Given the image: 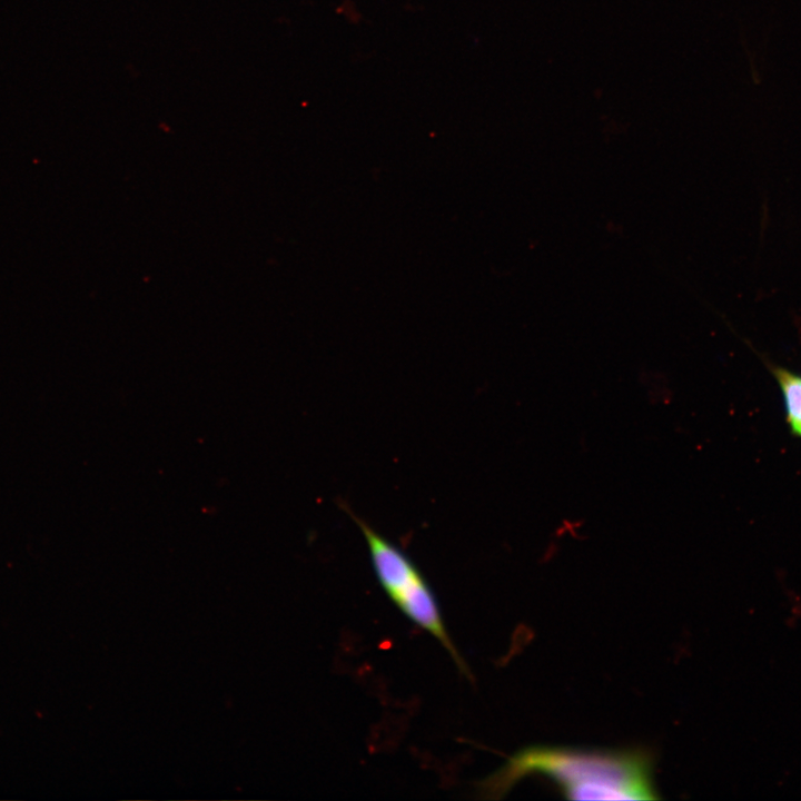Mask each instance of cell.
<instances>
[{
	"instance_id": "cell-1",
	"label": "cell",
	"mask_w": 801,
	"mask_h": 801,
	"mask_svg": "<svg viewBox=\"0 0 801 801\" xmlns=\"http://www.w3.org/2000/svg\"><path fill=\"white\" fill-rule=\"evenodd\" d=\"M530 775L554 782L571 800H656L653 758L643 749L524 748L484 778V798H503Z\"/></svg>"
},
{
	"instance_id": "cell-2",
	"label": "cell",
	"mask_w": 801,
	"mask_h": 801,
	"mask_svg": "<svg viewBox=\"0 0 801 801\" xmlns=\"http://www.w3.org/2000/svg\"><path fill=\"white\" fill-rule=\"evenodd\" d=\"M350 516L366 540L373 570L385 594L403 615L438 641L457 669L471 678L469 668L448 633L436 595L423 573L367 522L354 513Z\"/></svg>"
},
{
	"instance_id": "cell-3",
	"label": "cell",
	"mask_w": 801,
	"mask_h": 801,
	"mask_svg": "<svg viewBox=\"0 0 801 801\" xmlns=\"http://www.w3.org/2000/svg\"><path fill=\"white\" fill-rule=\"evenodd\" d=\"M771 372L780 387L787 423L793 433L801 426V375L779 366H771Z\"/></svg>"
},
{
	"instance_id": "cell-4",
	"label": "cell",
	"mask_w": 801,
	"mask_h": 801,
	"mask_svg": "<svg viewBox=\"0 0 801 801\" xmlns=\"http://www.w3.org/2000/svg\"><path fill=\"white\" fill-rule=\"evenodd\" d=\"M794 436L801 437V426L797 428L793 433Z\"/></svg>"
}]
</instances>
